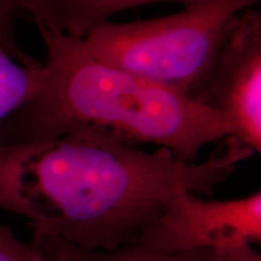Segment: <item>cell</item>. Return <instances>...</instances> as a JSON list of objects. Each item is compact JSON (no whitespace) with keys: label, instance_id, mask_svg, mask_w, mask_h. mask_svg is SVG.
Returning a JSON list of instances; mask_svg holds the SVG:
<instances>
[{"label":"cell","instance_id":"cell-1","mask_svg":"<svg viewBox=\"0 0 261 261\" xmlns=\"http://www.w3.org/2000/svg\"><path fill=\"white\" fill-rule=\"evenodd\" d=\"M254 154L228 136L205 161L180 162L93 129L0 144V210L28 220L37 253L113 252L135 244L173 196L211 195Z\"/></svg>","mask_w":261,"mask_h":261},{"label":"cell","instance_id":"cell-2","mask_svg":"<svg viewBox=\"0 0 261 261\" xmlns=\"http://www.w3.org/2000/svg\"><path fill=\"white\" fill-rule=\"evenodd\" d=\"M38 29L46 47V79L0 125V144L93 129L132 145L168 149L180 162H197L203 146L236 135L223 114L194 98L96 61L81 39L54 27Z\"/></svg>","mask_w":261,"mask_h":261},{"label":"cell","instance_id":"cell-3","mask_svg":"<svg viewBox=\"0 0 261 261\" xmlns=\"http://www.w3.org/2000/svg\"><path fill=\"white\" fill-rule=\"evenodd\" d=\"M260 0H210L165 17L107 21L84 39L94 60L195 98L208 83L233 19Z\"/></svg>","mask_w":261,"mask_h":261},{"label":"cell","instance_id":"cell-4","mask_svg":"<svg viewBox=\"0 0 261 261\" xmlns=\"http://www.w3.org/2000/svg\"><path fill=\"white\" fill-rule=\"evenodd\" d=\"M261 242V192L228 201H205L180 192L143 228L136 246L158 254L223 250Z\"/></svg>","mask_w":261,"mask_h":261},{"label":"cell","instance_id":"cell-5","mask_svg":"<svg viewBox=\"0 0 261 261\" xmlns=\"http://www.w3.org/2000/svg\"><path fill=\"white\" fill-rule=\"evenodd\" d=\"M223 114L238 139L261 152V15L248 8L236 16L208 83L194 98Z\"/></svg>","mask_w":261,"mask_h":261},{"label":"cell","instance_id":"cell-6","mask_svg":"<svg viewBox=\"0 0 261 261\" xmlns=\"http://www.w3.org/2000/svg\"><path fill=\"white\" fill-rule=\"evenodd\" d=\"M160 2H175L189 6L210 0H54L52 27L70 37L84 39L117 12Z\"/></svg>","mask_w":261,"mask_h":261},{"label":"cell","instance_id":"cell-7","mask_svg":"<svg viewBox=\"0 0 261 261\" xmlns=\"http://www.w3.org/2000/svg\"><path fill=\"white\" fill-rule=\"evenodd\" d=\"M46 73L45 63L23 64L0 46V125L40 91Z\"/></svg>","mask_w":261,"mask_h":261},{"label":"cell","instance_id":"cell-8","mask_svg":"<svg viewBox=\"0 0 261 261\" xmlns=\"http://www.w3.org/2000/svg\"><path fill=\"white\" fill-rule=\"evenodd\" d=\"M38 254L45 261H220V253L217 250L158 254L136 244H128L113 252H81L68 246H52Z\"/></svg>","mask_w":261,"mask_h":261},{"label":"cell","instance_id":"cell-9","mask_svg":"<svg viewBox=\"0 0 261 261\" xmlns=\"http://www.w3.org/2000/svg\"><path fill=\"white\" fill-rule=\"evenodd\" d=\"M0 10L10 16L24 11L32 15L37 27H52L54 0H0Z\"/></svg>","mask_w":261,"mask_h":261},{"label":"cell","instance_id":"cell-10","mask_svg":"<svg viewBox=\"0 0 261 261\" xmlns=\"http://www.w3.org/2000/svg\"><path fill=\"white\" fill-rule=\"evenodd\" d=\"M0 261H45L31 244L18 240L11 228L0 225Z\"/></svg>","mask_w":261,"mask_h":261},{"label":"cell","instance_id":"cell-11","mask_svg":"<svg viewBox=\"0 0 261 261\" xmlns=\"http://www.w3.org/2000/svg\"><path fill=\"white\" fill-rule=\"evenodd\" d=\"M14 16L5 14L0 10V46H3L15 60L23 64H32L38 62L22 52L14 40Z\"/></svg>","mask_w":261,"mask_h":261},{"label":"cell","instance_id":"cell-12","mask_svg":"<svg viewBox=\"0 0 261 261\" xmlns=\"http://www.w3.org/2000/svg\"><path fill=\"white\" fill-rule=\"evenodd\" d=\"M219 253L220 261H261V255L250 244L223 250Z\"/></svg>","mask_w":261,"mask_h":261}]
</instances>
